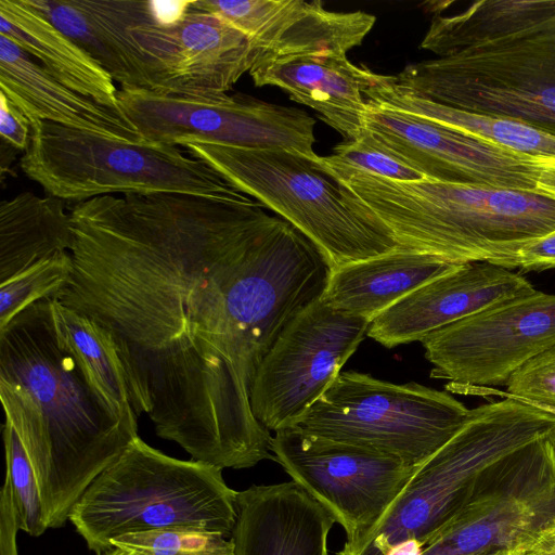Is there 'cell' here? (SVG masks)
<instances>
[{
	"label": "cell",
	"instance_id": "1",
	"mask_svg": "<svg viewBox=\"0 0 555 555\" xmlns=\"http://www.w3.org/2000/svg\"><path fill=\"white\" fill-rule=\"evenodd\" d=\"M255 199L104 195L73 205V269L54 296L113 344L134 413L220 469L274 460L255 418L257 370L321 299L322 272Z\"/></svg>",
	"mask_w": 555,
	"mask_h": 555
},
{
	"label": "cell",
	"instance_id": "2",
	"mask_svg": "<svg viewBox=\"0 0 555 555\" xmlns=\"http://www.w3.org/2000/svg\"><path fill=\"white\" fill-rule=\"evenodd\" d=\"M0 398L39 483L48 528L139 437L111 408L59 330L51 298L0 328Z\"/></svg>",
	"mask_w": 555,
	"mask_h": 555
},
{
	"label": "cell",
	"instance_id": "3",
	"mask_svg": "<svg viewBox=\"0 0 555 555\" xmlns=\"http://www.w3.org/2000/svg\"><path fill=\"white\" fill-rule=\"evenodd\" d=\"M421 48L437 57L405 66L398 85L555 137V0H482L436 14Z\"/></svg>",
	"mask_w": 555,
	"mask_h": 555
},
{
	"label": "cell",
	"instance_id": "4",
	"mask_svg": "<svg viewBox=\"0 0 555 555\" xmlns=\"http://www.w3.org/2000/svg\"><path fill=\"white\" fill-rule=\"evenodd\" d=\"M321 169L348 203L387 229L400 248L453 263L501 266L526 244L555 231V198L539 192Z\"/></svg>",
	"mask_w": 555,
	"mask_h": 555
},
{
	"label": "cell",
	"instance_id": "5",
	"mask_svg": "<svg viewBox=\"0 0 555 555\" xmlns=\"http://www.w3.org/2000/svg\"><path fill=\"white\" fill-rule=\"evenodd\" d=\"M222 469L166 455L135 438L87 488L68 520L89 550L102 555L125 534L193 528L232 537L237 491Z\"/></svg>",
	"mask_w": 555,
	"mask_h": 555
},
{
	"label": "cell",
	"instance_id": "6",
	"mask_svg": "<svg viewBox=\"0 0 555 555\" xmlns=\"http://www.w3.org/2000/svg\"><path fill=\"white\" fill-rule=\"evenodd\" d=\"M555 433V412L506 396L470 410L461 429L418 465L393 505L336 555H387L420 544L469 500L483 475L527 444Z\"/></svg>",
	"mask_w": 555,
	"mask_h": 555
},
{
	"label": "cell",
	"instance_id": "7",
	"mask_svg": "<svg viewBox=\"0 0 555 555\" xmlns=\"http://www.w3.org/2000/svg\"><path fill=\"white\" fill-rule=\"evenodd\" d=\"M30 144L21 158V168L49 196L62 201L160 193L230 202L251 199L207 163L177 145L131 144L46 121L30 122Z\"/></svg>",
	"mask_w": 555,
	"mask_h": 555
},
{
	"label": "cell",
	"instance_id": "8",
	"mask_svg": "<svg viewBox=\"0 0 555 555\" xmlns=\"http://www.w3.org/2000/svg\"><path fill=\"white\" fill-rule=\"evenodd\" d=\"M182 147L300 231L333 270L400 247L388 230L361 216L336 181L302 154L205 141Z\"/></svg>",
	"mask_w": 555,
	"mask_h": 555
},
{
	"label": "cell",
	"instance_id": "9",
	"mask_svg": "<svg viewBox=\"0 0 555 555\" xmlns=\"http://www.w3.org/2000/svg\"><path fill=\"white\" fill-rule=\"evenodd\" d=\"M469 412L447 392L348 371L288 427L420 465L461 429Z\"/></svg>",
	"mask_w": 555,
	"mask_h": 555
},
{
	"label": "cell",
	"instance_id": "10",
	"mask_svg": "<svg viewBox=\"0 0 555 555\" xmlns=\"http://www.w3.org/2000/svg\"><path fill=\"white\" fill-rule=\"evenodd\" d=\"M551 436L491 467L463 507L424 542L403 543L388 555H526L555 524Z\"/></svg>",
	"mask_w": 555,
	"mask_h": 555
},
{
	"label": "cell",
	"instance_id": "11",
	"mask_svg": "<svg viewBox=\"0 0 555 555\" xmlns=\"http://www.w3.org/2000/svg\"><path fill=\"white\" fill-rule=\"evenodd\" d=\"M117 100L145 143L182 146L205 141L317 156L315 121L296 107L227 92L188 95L121 88Z\"/></svg>",
	"mask_w": 555,
	"mask_h": 555
},
{
	"label": "cell",
	"instance_id": "12",
	"mask_svg": "<svg viewBox=\"0 0 555 555\" xmlns=\"http://www.w3.org/2000/svg\"><path fill=\"white\" fill-rule=\"evenodd\" d=\"M271 452L292 481L343 527L345 543L357 541L384 517L418 467L291 427L274 433Z\"/></svg>",
	"mask_w": 555,
	"mask_h": 555
},
{
	"label": "cell",
	"instance_id": "13",
	"mask_svg": "<svg viewBox=\"0 0 555 555\" xmlns=\"http://www.w3.org/2000/svg\"><path fill=\"white\" fill-rule=\"evenodd\" d=\"M319 299L297 314L261 361L251 412L269 431L292 425L328 388L370 326Z\"/></svg>",
	"mask_w": 555,
	"mask_h": 555
},
{
	"label": "cell",
	"instance_id": "14",
	"mask_svg": "<svg viewBox=\"0 0 555 555\" xmlns=\"http://www.w3.org/2000/svg\"><path fill=\"white\" fill-rule=\"evenodd\" d=\"M431 377L452 391L496 386L555 345V294L517 297L425 337Z\"/></svg>",
	"mask_w": 555,
	"mask_h": 555
},
{
	"label": "cell",
	"instance_id": "15",
	"mask_svg": "<svg viewBox=\"0 0 555 555\" xmlns=\"http://www.w3.org/2000/svg\"><path fill=\"white\" fill-rule=\"evenodd\" d=\"M365 102L363 135L425 177L537 192L539 170L532 156Z\"/></svg>",
	"mask_w": 555,
	"mask_h": 555
},
{
	"label": "cell",
	"instance_id": "16",
	"mask_svg": "<svg viewBox=\"0 0 555 555\" xmlns=\"http://www.w3.org/2000/svg\"><path fill=\"white\" fill-rule=\"evenodd\" d=\"M192 9L240 30L259 51V59L346 54L362 43L376 22L363 11H328L321 1L194 0Z\"/></svg>",
	"mask_w": 555,
	"mask_h": 555
},
{
	"label": "cell",
	"instance_id": "17",
	"mask_svg": "<svg viewBox=\"0 0 555 555\" xmlns=\"http://www.w3.org/2000/svg\"><path fill=\"white\" fill-rule=\"evenodd\" d=\"M537 289L520 273L488 262L464 263L378 314L367 336L392 348Z\"/></svg>",
	"mask_w": 555,
	"mask_h": 555
},
{
	"label": "cell",
	"instance_id": "18",
	"mask_svg": "<svg viewBox=\"0 0 555 555\" xmlns=\"http://www.w3.org/2000/svg\"><path fill=\"white\" fill-rule=\"evenodd\" d=\"M234 555H328L332 515L294 481L237 491Z\"/></svg>",
	"mask_w": 555,
	"mask_h": 555
},
{
	"label": "cell",
	"instance_id": "19",
	"mask_svg": "<svg viewBox=\"0 0 555 555\" xmlns=\"http://www.w3.org/2000/svg\"><path fill=\"white\" fill-rule=\"evenodd\" d=\"M249 75L257 87L273 86L318 112L346 141L363 137V91L377 74L352 64L346 54L260 57Z\"/></svg>",
	"mask_w": 555,
	"mask_h": 555
},
{
	"label": "cell",
	"instance_id": "20",
	"mask_svg": "<svg viewBox=\"0 0 555 555\" xmlns=\"http://www.w3.org/2000/svg\"><path fill=\"white\" fill-rule=\"evenodd\" d=\"M0 91L29 124L52 122L126 143H145L120 107L99 103L65 87L3 35H0Z\"/></svg>",
	"mask_w": 555,
	"mask_h": 555
},
{
	"label": "cell",
	"instance_id": "21",
	"mask_svg": "<svg viewBox=\"0 0 555 555\" xmlns=\"http://www.w3.org/2000/svg\"><path fill=\"white\" fill-rule=\"evenodd\" d=\"M459 266L399 247L334 269L321 299L336 311L372 322L403 297Z\"/></svg>",
	"mask_w": 555,
	"mask_h": 555
},
{
	"label": "cell",
	"instance_id": "22",
	"mask_svg": "<svg viewBox=\"0 0 555 555\" xmlns=\"http://www.w3.org/2000/svg\"><path fill=\"white\" fill-rule=\"evenodd\" d=\"M173 34L178 55L176 94L227 92L260 56L240 30L192 7L173 26Z\"/></svg>",
	"mask_w": 555,
	"mask_h": 555
},
{
	"label": "cell",
	"instance_id": "23",
	"mask_svg": "<svg viewBox=\"0 0 555 555\" xmlns=\"http://www.w3.org/2000/svg\"><path fill=\"white\" fill-rule=\"evenodd\" d=\"M0 35L54 79L99 103L120 107L112 76L26 0H0Z\"/></svg>",
	"mask_w": 555,
	"mask_h": 555
},
{
	"label": "cell",
	"instance_id": "24",
	"mask_svg": "<svg viewBox=\"0 0 555 555\" xmlns=\"http://www.w3.org/2000/svg\"><path fill=\"white\" fill-rule=\"evenodd\" d=\"M371 103L404 112L529 156H555V137L521 121L472 113L424 99L398 85L393 76L377 75L363 91Z\"/></svg>",
	"mask_w": 555,
	"mask_h": 555
},
{
	"label": "cell",
	"instance_id": "25",
	"mask_svg": "<svg viewBox=\"0 0 555 555\" xmlns=\"http://www.w3.org/2000/svg\"><path fill=\"white\" fill-rule=\"evenodd\" d=\"M73 232L62 199L23 192L0 203V284L30 266L69 251Z\"/></svg>",
	"mask_w": 555,
	"mask_h": 555
},
{
	"label": "cell",
	"instance_id": "26",
	"mask_svg": "<svg viewBox=\"0 0 555 555\" xmlns=\"http://www.w3.org/2000/svg\"><path fill=\"white\" fill-rule=\"evenodd\" d=\"M55 323L114 412L138 427L118 354L103 331L89 318L51 298Z\"/></svg>",
	"mask_w": 555,
	"mask_h": 555
},
{
	"label": "cell",
	"instance_id": "27",
	"mask_svg": "<svg viewBox=\"0 0 555 555\" xmlns=\"http://www.w3.org/2000/svg\"><path fill=\"white\" fill-rule=\"evenodd\" d=\"M5 453V480L9 487L20 530L31 537L47 529L41 492L28 454L14 427L5 421L2 426Z\"/></svg>",
	"mask_w": 555,
	"mask_h": 555
},
{
	"label": "cell",
	"instance_id": "28",
	"mask_svg": "<svg viewBox=\"0 0 555 555\" xmlns=\"http://www.w3.org/2000/svg\"><path fill=\"white\" fill-rule=\"evenodd\" d=\"M73 269L69 251L43 259L0 284V328L28 306L54 297Z\"/></svg>",
	"mask_w": 555,
	"mask_h": 555
},
{
	"label": "cell",
	"instance_id": "29",
	"mask_svg": "<svg viewBox=\"0 0 555 555\" xmlns=\"http://www.w3.org/2000/svg\"><path fill=\"white\" fill-rule=\"evenodd\" d=\"M111 544L131 555H234L231 538L193 528L129 533L114 539Z\"/></svg>",
	"mask_w": 555,
	"mask_h": 555
},
{
	"label": "cell",
	"instance_id": "30",
	"mask_svg": "<svg viewBox=\"0 0 555 555\" xmlns=\"http://www.w3.org/2000/svg\"><path fill=\"white\" fill-rule=\"evenodd\" d=\"M26 1L92 56L121 88H129V77L124 65L102 40L75 0Z\"/></svg>",
	"mask_w": 555,
	"mask_h": 555
},
{
	"label": "cell",
	"instance_id": "31",
	"mask_svg": "<svg viewBox=\"0 0 555 555\" xmlns=\"http://www.w3.org/2000/svg\"><path fill=\"white\" fill-rule=\"evenodd\" d=\"M320 168L354 171L397 181H416L425 177L367 135L345 141L333 149L328 156L312 159Z\"/></svg>",
	"mask_w": 555,
	"mask_h": 555
},
{
	"label": "cell",
	"instance_id": "32",
	"mask_svg": "<svg viewBox=\"0 0 555 555\" xmlns=\"http://www.w3.org/2000/svg\"><path fill=\"white\" fill-rule=\"evenodd\" d=\"M506 386L508 396L555 412V345L519 367Z\"/></svg>",
	"mask_w": 555,
	"mask_h": 555
},
{
	"label": "cell",
	"instance_id": "33",
	"mask_svg": "<svg viewBox=\"0 0 555 555\" xmlns=\"http://www.w3.org/2000/svg\"><path fill=\"white\" fill-rule=\"evenodd\" d=\"M502 268L542 271L555 268V231L522 246Z\"/></svg>",
	"mask_w": 555,
	"mask_h": 555
},
{
	"label": "cell",
	"instance_id": "34",
	"mask_svg": "<svg viewBox=\"0 0 555 555\" xmlns=\"http://www.w3.org/2000/svg\"><path fill=\"white\" fill-rule=\"evenodd\" d=\"M30 132L27 117L0 91L1 141L16 151L26 152L30 144Z\"/></svg>",
	"mask_w": 555,
	"mask_h": 555
},
{
	"label": "cell",
	"instance_id": "35",
	"mask_svg": "<svg viewBox=\"0 0 555 555\" xmlns=\"http://www.w3.org/2000/svg\"><path fill=\"white\" fill-rule=\"evenodd\" d=\"M18 530L9 487L4 482L0 492V555H18Z\"/></svg>",
	"mask_w": 555,
	"mask_h": 555
},
{
	"label": "cell",
	"instance_id": "36",
	"mask_svg": "<svg viewBox=\"0 0 555 555\" xmlns=\"http://www.w3.org/2000/svg\"><path fill=\"white\" fill-rule=\"evenodd\" d=\"M194 0H149L150 14L157 25L172 27L189 13Z\"/></svg>",
	"mask_w": 555,
	"mask_h": 555
},
{
	"label": "cell",
	"instance_id": "37",
	"mask_svg": "<svg viewBox=\"0 0 555 555\" xmlns=\"http://www.w3.org/2000/svg\"><path fill=\"white\" fill-rule=\"evenodd\" d=\"M539 170L537 192L555 198V156H532Z\"/></svg>",
	"mask_w": 555,
	"mask_h": 555
},
{
	"label": "cell",
	"instance_id": "38",
	"mask_svg": "<svg viewBox=\"0 0 555 555\" xmlns=\"http://www.w3.org/2000/svg\"><path fill=\"white\" fill-rule=\"evenodd\" d=\"M526 555H555V524L539 534Z\"/></svg>",
	"mask_w": 555,
	"mask_h": 555
},
{
	"label": "cell",
	"instance_id": "39",
	"mask_svg": "<svg viewBox=\"0 0 555 555\" xmlns=\"http://www.w3.org/2000/svg\"><path fill=\"white\" fill-rule=\"evenodd\" d=\"M102 555H131V554H129L128 552H126L119 547H114V548L109 550L108 552L103 553Z\"/></svg>",
	"mask_w": 555,
	"mask_h": 555
},
{
	"label": "cell",
	"instance_id": "40",
	"mask_svg": "<svg viewBox=\"0 0 555 555\" xmlns=\"http://www.w3.org/2000/svg\"><path fill=\"white\" fill-rule=\"evenodd\" d=\"M551 440H552V442H553V444H554V448H555V433H553V434H552V436H551Z\"/></svg>",
	"mask_w": 555,
	"mask_h": 555
}]
</instances>
